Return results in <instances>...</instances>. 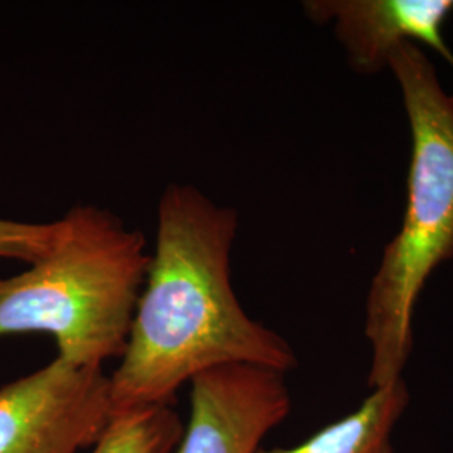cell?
<instances>
[{"instance_id": "1", "label": "cell", "mask_w": 453, "mask_h": 453, "mask_svg": "<svg viewBox=\"0 0 453 453\" xmlns=\"http://www.w3.org/2000/svg\"><path fill=\"white\" fill-rule=\"evenodd\" d=\"M239 226V211L194 185L163 190L145 286L110 376L113 413L170 405L183 385L215 368L297 366L291 342L252 319L234 291L230 257Z\"/></svg>"}, {"instance_id": "2", "label": "cell", "mask_w": 453, "mask_h": 453, "mask_svg": "<svg viewBox=\"0 0 453 453\" xmlns=\"http://www.w3.org/2000/svg\"><path fill=\"white\" fill-rule=\"evenodd\" d=\"M388 71L402 93L411 150L402 226L383 249L365 306L372 389L403 380L421 292L453 257V95L418 46L396 49Z\"/></svg>"}, {"instance_id": "3", "label": "cell", "mask_w": 453, "mask_h": 453, "mask_svg": "<svg viewBox=\"0 0 453 453\" xmlns=\"http://www.w3.org/2000/svg\"><path fill=\"white\" fill-rule=\"evenodd\" d=\"M48 252L0 279V338L49 334L58 357L103 370L123 357L150 265L145 235L113 211L76 205Z\"/></svg>"}, {"instance_id": "4", "label": "cell", "mask_w": 453, "mask_h": 453, "mask_svg": "<svg viewBox=\"0 0 453 453\" xmlns=\"http://www.w3.org/2000/svg\"><path fill=\"white\" fill-rule=\"evenodd\" d=\"M110 376L56 357L0 388V453H78L111 418Z\"/></svg>"}, {"instance_id": "5", "label": "cell", "mask_w": 453, "mask_h": 453, "mask_svg": "<svg viewBox=\"0 0 453 453\" xmlns=\"http://www.w3.org/2000/svg\"><path fill=\"white\" fill-rule=\"evenodd\" d=\"M190 385V418L177 453H259L291 413L286 372L269 366H222Z\"/></svg>"}, {"instance_id": "6", "label": "cell", "mask_w": 453, "mask_h": 453, "mask_svg": "<svg viewBox=\"0 0 453 453\" xmlns=\"http://www.w3.org/2000/svg\"><path fill=\"white\" fill-rule=\"evenodd\" d=\"M303 11L311 22L333 29L348 65L361 76L388 69L391 54L403 44L432 49L453 67L445 41L453 0H308Z\"/></svg>"}, {"instance_id": "7", "label": "cell", "mask_w": 453, "mask_h": 453, "mask_svg": "<svg viewBox=\"0 0 453 453\" xmlns=\"http://www.w3.org/2000/svg\"><path fill=\"white\" fill-rule=\"evenodd\" d=\"M411 402L405 378L372 389L370 396L344 418L329 423L291 449L259 453H393V434Z\"/></svg>"}, {"instance_id": "8", "label": "cell", "mask_w": 453, "mask_h": 453, "mask_svg": "<svg viewBox=\"0 0 453 453\" xmlns=\"http://www.w3.org/2000/svg\"><path fill=\"white\" fill-rule=\"evenodd\" d=\"M185 425L170 405L113 413L91 453H173Z\"/></svg>"}]
</instances>
